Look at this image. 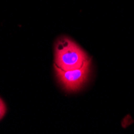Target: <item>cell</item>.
Returning <instances> with one entry per match:
<instances>
[{
	"label": "cell",
	"instance_id": "1",
	"mask_svg": "<svg viewBox=\"0 0 134 134\" xmlns=\"http://www.w3.org/2000/svg\"><path fill=\"white\" fill-rule=\"evenodd\" d=\"M89 57L74 40L67 36L59 37L55 43V65L64 71L82 67Z\"/></svg>",
	"mask_w": 134,
	"mask_h": 134
},
{
	"label": "cell",
	"instance_id": "2",
	"mask_svg": "<svg viewBox=\"0 0 134 134\" xmlns=\"http://www.w3.org/2000/svg\"><path fill=\"white\" fill-rule=\"evenodd\" d=\"M91 59L84 62L80 68L70 71H64L55 65L56 77L66 92H73L80 89L87 81L90 71Z\"/></svg>",
	"mask_w": 134,
	"mask_h": 134
},
{
	"label": "cell",
	"instance_id": "3",
	"mask_svg": "<svg viewBox=\"0 0 134 134\" xmlns=\"http://www.w3.org/2000/svg\"><path fill=\"white\" fill-rule=\"evenodd\" d=\"M7 110V105H6L4 100L0 97V120L5 116Z\"/></svg>",
	"mask_w": 134,
	"mask_h": 134
}]
</instances>
